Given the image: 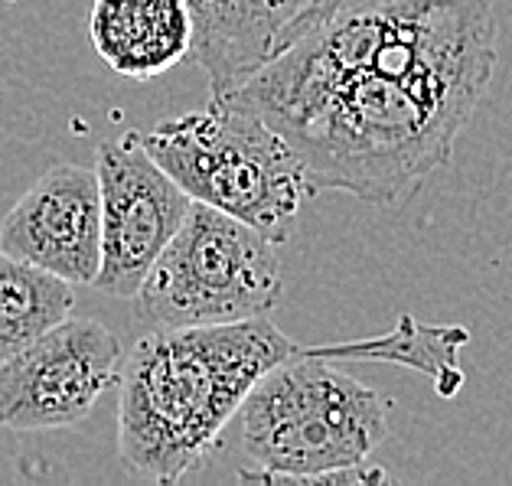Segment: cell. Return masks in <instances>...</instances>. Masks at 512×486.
Wrapping results in <instances>:
<instances>
[{
	"instance_id": "2",
	"label": "cell",
	"mask_w": 512,
	"mask_h": 486,
	"mask_svg": "<svg viewBox=\"0 0 512 486\" xmlns=\"http://www.w3.org/2000/svg\"><path fill=\"white\" fill-rule=\"evenodd\" d=\"M470 343L464 327H428L402 317L376 340L317 346L274 366L242 405V447L255 473L245 483H323V473L362 467L389 438V402L327 359H382L424 372L437 395H457L464 372L457 353Z\"/></svg>"
},
{
	"instance_id": "7",
	"label": "cell",
	"mask_w": 512,
	"mask_h": 486,
	"mask_svg": "<svg viewBox=\"0 0 512 486\" xmlns=\"http://www.w3.org/2000/svg\"><path fill=\"white\" fill-rule=\"evenodd\" d=\"M95 173L102 190V268L92 288L134 297L157 255L183 226L193 199L147 154L137 131L98 147Z\"/></svg>"
},
{
	"instance_id": "5",
	"label": "cell",
	"mask_w": 512,
	"mask_h": 486,
	"mask_svg": "<svg viewBox=\"0 0 512 486\" xmlns=\"http://www.w3.org/2000/svg\"><path fill=\"white\" fill-rule=\"evenodd\" d=\"M281 291L278 242L193 199L183 226L157 255L134 301L151 327H209L265 317L278 307Z\"/></svg>"
},
{
	"instance_id": "1",
	"label": "cell",
	"mask_w": 512,
	"mask_h": 486,
	"mask_svg": "<svg viewBox=\"0 0 512 486\" xmlns=\"http://www.w3.org/2000/svg\"><path fill=\"white\" fill-rule=\"evenodd\" d=\"M496 69L490 0H346L222 95L261 115L310 193L411 199L447 160Z\"/></svg>"
},
{
	"instance_id": "4",
	"label": "cell",
	"mask_w": 512,
	"mask_h": 486,
	"mask_svg": "<svg viewBox=\"0 0 512 486\" xmlns=\"http://www.w3.org/2000/svg\"><path fill=\"white\" fill-rule=\"evenodd\" d=\"M141 141L186 196L248 222L278 245L291 239L301 203L314 196L291 144L261 115L222 95L167 118Z\"/></svg>"
},
{
	"instance_id": "10",
	"label": "cell",
	"mask_w": 512,
	"mask_h": 486,
	"mask_svg": "<svg viewBox=\"0 0 512 486\" xmlns=\"http://www.w3.org/2000/svg\"><path fill=\"white\" fill-rule=\"evenodd\" d=\"M89 33L118 76L157 79L190 59L193 14L186 0H95Z\"/></svg>"
},
{
	"instance_id": "6",
	"label": "cell",
	"mask_w": 512,
	"mask_h": 486,
	"mask_svg": "<svg viewBox=\"0 0 512 486\" xmlns=\"http://www.w3.org/2000/svg\"><path fill=\"white\" fill-rule=\"evenodd\" d=\"M121 382V343L105 323L66 317L0 366V428L53 431L89 418Z\"/></svg>"
},
{
	"instance_id": "3",
	"label": "cell",
	"mask_w": 512,
	"mask_h": 486,
	"mask_svg": "<svg viewBox=\"0 0 512 486\" xmlns=\"http://www.w3.org/2000/svg\"><path fill=\"white\" fill-rule=\"evenodd\" d=\"M265 317L209 327H154L121 366L118 457L154 483H180L206 464L248 392L274 366L314 353Z\"/></svg>"
},
{
	"instance_id": "9",
	"label": "cell",
	"mask_w": 512,
	"mask_h": 486,
	"mask_svg": "<svg viewBox=\"0 0 512 486\" xmlns=\"http://www.w3.org/2000/svg\"><path fill=\"white\" fill-rule=\"evenodd\" d=\"M193 14L190 62L206 72L209 92L268 66L346 0H186Z\"/></svg>"
},
{
	"instance_id": "8",
	"label": "cell",
	"mask_w": 512,
	"mask_h": 486,
	"mask_svg": "<svg viewBox=\"0 0 512 486\" xmlns=\"http://www.w3.org/2000/svg\"><path fill=\"white\" fill-rule=\"evenodd\" d=\"M0 248L69 284H92L102 268V190L95 167H49L0 222Z\"/></svg>"
},
{
	"instance_id": "11",
	"label": "cell",
	"mask_w": 512,
	"mask_h": 486,
	"mask_svg": "<svg viewBox=\"0 0 512 486\" xmlns=\"http://www.w3.org/2000/svg\"><path fill=\"white\" fill-rule=\"evenodd\" d=\"M76 291L69 281L0 248V366L72 317Z\"/></svg>"
}]
</instances>
